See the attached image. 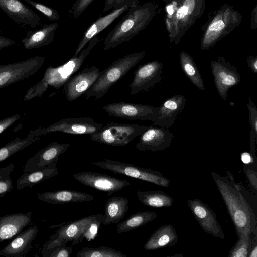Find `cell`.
Returning <instances> with one entry per match:
<instances>
[{
	"instance_id": "cell-13",
	"label": "cell",
	"mask_w": 257,
	"mask_h": 257,
	"mask_svg": "<svg viewBox=\"0 0 257 257\" xmlns=\"http://www.w3.org/2000/svg\"><path fill=\"white\" fill-rule=\"evenodd\" d=\"M73 177L85 186L106 192L108 196L130 185L127 180L91 171L77 173Z\"/></svg>"
},
{
	"instance_id": "cell-22",
	"label": "cell",
	"mask_w": 257,
	"mask_h": 257,
	"mask_svg": "<svg viewBox=\"0 0 257 257\" xmlns=\"http://www.w3.org/2000/svg\"><path fill=\"white\" fill-rule=\"evenodd\" d=\"M130 7L124 6L119 9L113 10L107 15L99 18L86 30L82 39L76 49L73 56L76 57L84 48L88 42L111 24L122 13L127 11Z\"/></svg>"
},
{
	"instance_id": "cell-45",
	"label": "cell",
	"mask_w": 257,
	"mask_h": 257,
	"mask_svg": "<svg viewBox=\"0 0 257 257\" xmlns=\"http://www.w3.org/2000/svg\"><path fill=\"white\" fill-rule=\"evenodd\" d=\"M241 160L243 163L246 164H248L253 162V156L250 153L247 152H244L241 153Z\"/></svg>"
},
{
	"instance_id": "cell-3",
	"label": "cell",
	"mask_w": 257,
	"mask_h": 257,
	"mask_svg": "<svg viewBox=\"0 0 257 257\" xmlns=\"http://www.w3.org/2000/svg\"><path fill=\"white\" fill-rule=\"evenodd\" d=\"M127 11L126 15L105 38L104 50L114 48L122 43L130 41L145 26V7L135 4Z\"/></svg>"
},
{
	"instance_id": "cell-25",
	"label": "cell",
	"mask_w": 257,
	"mask_h": 257,
	"mask_svg": "<svg viewBox=\"0 0 257 257\" xmlns=\"http://www.w3.org/2000/svg\"><path fill=\"white\" fill-rule=\"evenodd\" d=\"M178 240V234L171 224L161 226L151 235L144 245L146 250H154L175 245Z\"/></svg>"
},
{
	"instance_id": "cell-27",
	"label": "cell",
	"mask_w": 257,
	"mask_h": 257,
	"mask_svg": "<svg viewBox=\"0 0 257 257\" xmlns=\"http://www.w3.org/2000/svg\"><path fill=\"white\" fill-rule=\"evenodd\" d=\"M57 163L55 162L43 169L23 173L16 181L17 189L21 191L26 187L31 188L34 185L58 175L59 172L56 167Z\"/></svg>"
},
{
	"instance_id": "cell-5",
	"label": "cell",
	"mask_w": 257,
	"mask_h": 257,
	"mask_svg": "<svg viewBox=\"0 0 257 257\" xmlns=\"http://www.w3.org/2000/svg\"><path fill=\"white\" fill-rule=\"evenodd\" d=\"M148 127L139 124L108 123L97 133L90 135V140L112 146H124Z\"/></svg>"
},
{
	"instance_id": "cell-46",
	"label": "cell",
	"mask_w": 257,
	"mask_h": 257,
	"mask_svg": "<svg viewBox=\"0 0 257 257\" xmlns=\"http://www.w3.org/2000/svg\"><path fill=\"white\" fill-rule=\"evenodd\" d=\"M225 27L224 22L221 20L212 23L209 27L211 31H220L223 29Z\"/></svg>"
},
{
	"instance_id": "cell-44",
	"label": "cell",
	"mask_w": 257,
	"mask_h": 257,
	"mask_svg": "<svg viewBox=\"0 0 257 257\" xmlns=\"http://www.w3.org/2000/svg\"><path fill=\"white\" fill-rule=\"evenodd\" d=\"M251 245L249 249L248 256L249 257L257 256V239L256 236H255L253 240H251Z\"/></svg>"
},
{
	"instance_id": "cell-47",
	"label": "cell",
	"mask_w": 257,
	"mask_h": 257,
	"mask_svg": "<svg viewBox=\"0 0 257 257\" xmlns=\"http://www.w3.org/2000/svg\"><path fill=\"white\" fill-rule=\"evenodd\" d=\"M195 5L194 0H185L184 3V6L187 8V14H190L192 12Z\"/></svg>"
},
{
	"instance_id": "cell-20",
	"label": "cell",
	"mask_w": 257,
	"mask_h": 257,
	"mask_svg": "<svg viewBox=\"0 0 257 257\" xmlns=\"http://www.w3.org/2000/svg\"><path fill=\"white\" fill-rule=\"evenodd\" d=\"M38 233L37 226L33 224L18 234L12 241L2 249L0 255L5 257L25 256L28 253Z\"/></svg>"
},
{
	"instance_id": "cell-9",
	"label": "cell",
	"mask_w": 257,
	"mask_h": 257,
	"mask_svg": "<svg viewBox=\"0 0 257 257\" xmlns=\"http://www.w3.org/2000/svg\"><path fill=\"white\" fill-rule=\"evenodd\" d=\"M44 62L45 57L37 56L20 62L1 65L0 89L33 75Z\"/></svg>"
},
{
	"instance_id": "cell-43",
	"label": "cell",
	"mask_w": 257,
	"mask_h": 257,
	"mask_svg": "<svg viewBox=\"0 0 257 257\" xmlns=\"http://www.w3.org/2000/svg\"><path fill=\"white\" fill-rule=\"evenodd\" d=\"M247 176H248L249 181L251 185L256 190V173L254 171L248 170L247 172Z\"/></svg>"
},
{
	"instance_id": "cell-10",
	"label": "cell",
	"mask_w": 257,
	"mask_h": 257,
	"mask_svg": "<svg viewBox=\"0 0 257 257\" xmlns=\"http://www.w3.org/2000/svg\"><path fill=\"white\" fill-rule=\"evenodd\" d=\"M103 109L109 116L153 121L156 120L158 112V107L125 102L108 104Z\"/></svg>"
},
{
	"instance_id": "cell-36",
	"label": "cell",
	"mask_w": 257,
	"mask_h": 257,
	"mask_svg": "<svg viewBox=\"0 0 257 257\" xmlns=\"http://www.w3.org/2000/svg\"><path fill=\"white\" fill-rule=\"evenodd\" d=\"M35 9L45 15L51 21L58 20L59 15L57 10L45 6V5L32 0H25Z\"/></svg>"
},
{
	"instance_id": "cell-31",
	"label": "cell",
	"mask_w": 257,
	"mask_h": 257,
	"mask_svg": "<svg viewBox=\"0 0 257 257\" xmlns=\"http://www.w3.org/2000/svg\"><path fill=\"white\" fill-rule=\"evenodd\" d=\"M181 67L188 78L198 89L205 90V85L201 75L193 59L188 55L182 53L180 56Z\"/></svg>"
},
{
	"instance_id": "cell-26",
	"label": "cell",
	"mask_w": 257,
	"mask_h": 257,
	"mask_svg": "<svg viewBox=\"0 0 257 257\" xmlns=\"http://www.w3.org/2000/svg\"><path fill=\"white\" fill-rule=\"evenodd\" d=\"M128 203V199L124 197L109 198L105 204L102 224L109 225L121 221L129 209Z\"/></svg>"
},
{
	"instance_id": "cell-18",
	"label": "cell",
	"mask_w": 257,
	"mask_h": 257,
	"mask_svg": "<svg viewBox=\"0 0 257 257\" xmlns=\"http://www.w3.org/2000/svg\"><path fill=\"white\" fill-rule=\"evenodd\" d=\"M0 9L18 24L34 28L41 24L39 16L20 0H0Z\"/></svg>"
},
{
	"instance_id": "cell-28",
	"label": "cell",
	"mask_w": 257,
	"mask_h": 257,
	"mask_svg": "<svg viewBox=\"0 0 257 257\" xmlns=\"http://www.w3.org/2000/svg\"><path fill=\"white\" fill-rule=\"evenodd\" d=\"M139 200L144 205L156 207H169L173 205V199L162 191H138Z\"/></svg>"
},
{
	"instance_id": "cell-15",
	"label": "cell",
	"mask_w": 257,
	"mask_h": 257,
	"mask_svg": "<svg viewBox=\"0 0 257 257\" xmlns=\"http://www.w3.org/2000/svg\"><path fill=\"white\" fill-rule=\"evenodd\" d=\"M188 205L202 229L206 233L217 238H224L222 227L214 211L201 200H187Z\"/></svg>"
},
{
	"instance_id": "cell-29",
	"label": "cell",
	"mask_w": 257,
	"mask_h": 257,
	"mask_svg": "<svg viewBox=\"0 0 257 257\" xmlns=\"http://www.w3.org/2000/svg\"><path fill=\"white\" fill-rule=\"evenodd\" d=\"M157 215V213L151 211H142L134 213L126 219L117 223V233L120 234L137 229L153 221Z\"/></svg>"
},
{
	"instance_id": "cell-48",
	"label": "cell",
	"mask_w": 257,
	"mask_h": 257,
	"mask_svg": "<svg viewBox=\"0 0 257 257\" xmlns=\"http://www.w3.org/2000/svg\"><path fill=\"white\" fill-rule=\"evenodd\" d=\"M188 10L187 8L185 6H182L180 8L176 13L177 18L178 19H181L184 17L187 14Z\"/></svg>"
},
{
	"instance_id": "cell-35",
	"label": "cell",
	"mask_w": 257,
	"mask_h": 257,
	"mask_svg": "<svg viewBox=\"0 0 257 257\" xmlns=\"http://www.w3.org/2000/svg\"><path fill=\"white\" fill-rule=\"evenodd\" d=\"M252 240L250 236H240L230 250L229 257H248Z\"/></svg>"
},
{
	"instance_id": "cell-39",
	"label": "cell",
	"mask_w": 257,
	"mask_h": 257,
	"mask_svg": "<svg viewBox=\"0 0 257 257\" xmlns=\"http://www.w3.org/2000/svg\"><path fill=\"white\" fill-rule=\"evenodd\" d=\"M72 252V247L66 245L60 246L52 251L48 257H69Z\"/></svg>"
},
{
	"instance_id": "cell-12",
	"label": "cell",
	"mask_w": 257,
	"mask_h": 257,
	"mask_svg": "<svg viewBox=\"0 0 257 257\" xmlns=\"http://www.w3.org/2000/svg\"><path fill=\"white\" fill-rule=\"evenodd\" d=\"M163 63L153 61L139 65L134 72L132 82L128 87L132 95L143 91L146 92L161 80Z\"/></svg>"
},
{
	"instance_id": "cell-2",
	"label": "cell",
	"mask_w": 257,
	"mask_h": 257,
	"mask_svg": "<svg viewBox=\"0 0 257 257\" xmlns=\"http://www.w3.org/2000/svg\"><path fill=\"white\" fill-rule=\"evenodd\" d=\"M145 52H136L121 57L112 63L100 75L93 85L84 94L86 99H101L109 89L125 75L144 57Z\"/></svg>"
},
{
	"instance_id": "cell-11",
	"label": "cell",
	"mask_w": 257,
	"mask_h": 257,
	"mask_svg": "<svg viewBox=\"0 0 257 257\" xmlns=\"http://www.w3.org/2000/svg\"><path fill=\"white\" fill-rule=\"evenodd\" d=\"M211 68L218 94L226 100L229 90L240 82V76L236 68L224 59L212 61Z\"/></svg>"
},
{
	"instance_id": "cell-4",
	"label": "cell",
	"mask_w": 257,
	"mask_h": 257,
	"mask_svg": "<svg viewBox=\"0 0 257 257\" xmlns=\"http://www.w3.org/2000/svg\"><path fill=\"white\" fill-rule=\"evenodd\" d=\"M103 218L101 214L91 215L62 226L53 234L66 243L71 241L72 245L77 244L84 238L90 241L95 237Z\"/></svg>"
},
{
	"instance_id": "cell-40",
	"label": "cell",
	"mask_w": 257,
	"mask_h": 257,
	"mask_svg": "<svg viewBox=\"0 0 257 257\" xmlns=\"http://www.w3.org/2000/svg\"><path fill=\"white\" fill-rule=\"evenodd\" d=\"M20 118L19 114H14L0 120V134Z\"/></svg>"
},
{
	"instance_id": "cell-24",
	"label": "cell",
	"mask_w": 257,
	"mask_h": 257,
	"mask_svg": "<svg viewBox=\"0 0 257 257\" xmlns=\"http://www.w3.org/2000/svg\"><path fill=\"white\" fill-rule=\"evenodd\" d=\"M58 26L57 23L44 24L39 29L27 32L26 37L22 40L24 47L31 49L49 44L53 41Z\"/></svg>"
},
{
	"instance_id": "cell-17",
	"label": "cell",
	"mask_w": 257,
	"mask_h": 257,
	"mask_svg": "<svg viewBox=\"0 0 257 257\" xmlns=\"http://www.w3.org/2000/svg\"><path fill=\"white\" fill-rule=\"evenodd\" d=\"M140 136L139 141L135 147L142 151H163L170 146L174 138L173 134L169 128L157 127L153 125L149 126Z\"/></svg>"
},
{
	"instance_id": "cell-38",
	"label": "cell",
	"mask_w": 257,
	"mask_h": 257,
	"mask_svg": "<svg viewBox=\"0 0 257 257\" xmlns=\"http://www.w3.org/2000/svg\"><path fill=\"white\" fill-rule=\"evenodd\" d=\"M93 1L94 0H76L70 10V13L74 18L78 17Z\"/></svg>"
},
{
	"instance_id": "cell-32",
	"label": "cell",
	"mask_w": 257,
	"mask_h": 257,
	"mask_svg": "<svg viewBox=\"0 0 257 257\" xmlns=\"http://www.w3.org/2000/svg\"><path fill=\"white\" fill-rule=\"evenodd\" d=\"M77 257H126L117 250L107 246L97 248L83 247L76 253Z\"/></svg>"
},
{
	"instance_id": "cell-37",
	"label": "cell",
	"mask_w": 257,
	"mask_h": 257,
	"mask_svg": "<svg viewBox=\"0 0 257 257\" xmlns=\"http://www.w3.org/2000/svg\"><path fill=\"white\" fill-rule=\"evenodd\" d=\"M137 0H105L103 12H107L112 8L113 10L119 9L124 6L130 7L136 4Z\"/></svg>"
},
{
	"instance_id": "cell-1",
	"label": "cell",
	"mask_w": 257,
	"mask_h": 257,
	"mask_svg": "<svg viewBox=\"0 0 257 257\" xmlns=\"http://www.w3.org/2000/svg\"><path fill=\"white\" fill-rule=\"evenodd\" d=\"M212 178L220 192L235 228L237 237L257 235L256 217L240 191H237L227 177L211 172Z\"/></svg>"
},
{
	"instance_id": "cell-34",
	"label": "cell",
	"mask_w": 257,
	"mask_h": 257,
	"mask_svg": "<svg viewBox=\"0 0 257 257\" xmlns=\"http://www.w3.org/2000/svg\"><path fill=\"white\" fill-rule=\"evenodd\" d=\"M15 165L11 163L5 167H0V198L10 193L13 188L10 175L14 171Z\"/></svg>"
},
{
	"instance_id": "cell-14",
	"label": "cell",
	"mask_w": 257,
	"mask_h": 257,
	"mask_svg": "<svg viewBox=\"0 0 257 257\" xmlns=\"http://www.w3.org/2000/svg\"><path fill=\"white\" fill-rule=\"evenodd\" d=\"M100 72L98 68L91 66L71 76L63 85L67 100L71 102L83 95L95 82Z\"/></svg>"
},
{
	"instance_id": "cell-21",
	"label": "cell",
	"mask_w": 257,
	"mask_h": 257,
	"mask_svg": "<svg viewBox=\"0 0 257 257\" xmlns=\"http://www.w3.org/2000/svg\"><path fill=\"white\" fill-rule=\"evenodd\" d=\"M32 212L13 213L0 217V242L16 236L32 223Z\"/></svg>"
},
{
	"instance_id": "cell-16",
	"label": "cell",
	"mask_w": 257,
	"mask_h": 257,
	"mask_svg": "<svg viewBox=\"0 0 257 257\" xmlns=\"http://www.w3.org/2000/svg\"><path fill=\"white\" fill-rule=\"evenodd\" d=\"M70 146V143H51L28 160L23 168V173L43 169L57 162L59 157Z\"/></svg>"
},
{
	"instance_id": "cell-30",
	"label": "cell",
	"mask_w": 257,
	"mask_h": 257,
	"mask_svg": "<svg viewBox=\"0 0 257 257\" xmlns=\"http://www.w3.org/2000/svg\"><path fill=\"white\" fill-rule=\"evenodd\" d=\"M41 137L33 134L29 133L23 139L18 137L0 148V162L5 161L14 154L26 148L35 142L39 140Z\"/></svg>"
},
{
	"instance_id": "cell-42",
	"label": "cell",
	"mask_w": 257,
	"mask_h": 257,
	"mask_svg": "<svg viewBox=\"0 0 257 257\" xmlns=\"http://www.w3.org/2000/svg\"><path fill=\"white\" fill-rule=\"evenodd\" d=\"M248 67L253 73H257V58L250 56L247 59Z\"/></svg>"
},
{
	"instance_id": "cell-33",
	"label": "cell",
	"mask_w": 257,
	"mask_h": 257,
	"mask_svg": "<svg viewBox=\"0 0 257 257\" xmlns=\"http://www.w3.org/2000/svg\"><path fill=\"white\" fill-rule=\"evenodd\" d=\"M249 112V122L250 126V153L253 156L255 155V141L257 138V107L249 98L247 103Z\"/></svg>"
},
{
	"instance_id": "cell-8",
	"label": "cell",
	"mask_w": 257,
	"mask_h": 257,
	"mask_svg": "<svg viewBox=\"0 0 257 257\" xmlns=\"http://www.w3.org/2000/svg\"><path fill=\"white\" fill-rule=\"evenodd\" d=\"M102 124L89 117L66 118L47 127L40 126L29 133L37 136L60 132L73 135H92L97 133Z\"/></svg>"
},
{
	"instance_id": "cell-41",
	"label": "cell",
	"mask_w": 257,
	"mask_h": 257,
	"mask_svg": "<svg viewBox=\"0 0 257 257\" xmlns=\"http://www.w3.org/2000/svg\"><path fill=\"white\" fill-rule=\"evenodd\" d=\"M16 44V42L14 40L0 36V50Z\"/></svg>"
},
{
	"instance_id": "cell-19",
	"label": "cell",
	"mask_w": 257,
	"mask_h": 257,
	"mask_svg": "<svg viewBox=\"0 0 257 257\" xmlns=\"http://www.w3.org/2000/svg\"><path fill=\"white\" fill-rule=\"evenodd\" d=\"M185 104L186 98L182 95L177 94L167 98L158 106L157 116L153 125L169 128L174 123Z\"/></svg>"
},
{
	"instance_id": "cell-23",
	"label": "cell",
	"mask_w": 257,
	"mask_h": 257,
	"mask_svg": "<svg viewBox=\"0 0 257 257\" xmlns=\"http://www.w3.org/2000/svg\"><path fill=\"white\" fill-rule=\"evenodd\" d=\"M36 196L40 201L54 204L87 202L94 199L93 196L89 194L70 190L38 193Z\"/></svg>"
},
{
	"instance_id": "cell-7",
	"label": "cell",
	"mask_w": 257,
	"mask_h": 257,
	"mask_svg": "<svg viewBox=\"0 0 257 257\" xmlns=\"http://www.w3.org/2000/svg\"><path fill=\"white\" fill-rule=\"evenodd\" d=\"M93 164L114 173L138 179L161 187H168L170 185V180L164 177L161 172L150 169L108 159L96 161Z\"/></svg>"
},
{
	"instance_id": "cell-49",
	"label": "cell",
	"mask_w": 257,
	"mask_h": 257,
	"mask_svg": "<svg viewBox=\"0 0 257 257\" xmlns=\"http://www.w3.org/2000/svg\"><path fill=\"white\" fill-rule=\"evenodd\" d=\"M167 11L169 14L172 15L174 12L173 5H169L167 7Z\"/></svg>"
},
{
	"instance_id": "cell-6",
	"label": "cell",
	"mask_w": 257,
	"mask_h": 257,
	"mask_svg": "<svg viewBox=\"0 0 257 257\" xmlns=\"http://www.w3.org/2000/svg\"><path fill=\"white\" fill-rule=\"evenodd\" d=\"M98 41V35L95 36L88 42V46L83 48L76 57L73 56L66 63L57 67L49 66L46 70L42 80L56 89L61 88L79 69Z\"/></svg>"
}]
</instances>
